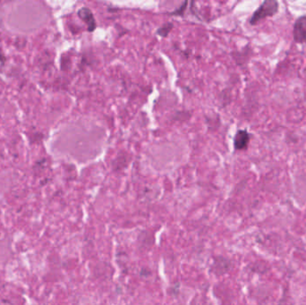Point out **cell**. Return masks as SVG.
<instances>
[{
	"mask_svg": "<svg viewBox=\"0 0 306 305\" xmlns=\"http://www.w3.org/2000/svg\"><path fill=\"white\" fill-rule=\"evenodd\" d=\"M173 28V24H166L163 25L162 27L159 28L157 31V34L161 36V37H167L168 35V33L170 32L171 30Z\"/></svg>",
	"mask_w": 306,
	"mask_h": 305,
	"instance_id": "cell-5",
	"label": "cell"
},
{
	"mask_svg": "<svg viewBox=\"0 0 306 305\" xmlns=\"http://www.w3.org/2000/svg\"><path fill=\"white\" fill-rule=\"evenodd\" d=\"M78 16L81 18L88 28V31H94L96 29V21L94 19L93 14L88 8H82L78 11Z\"/></svg>",
	"mask_w": 306,
	"mask_h": 305,
	"instance_id": "cell-4",
	"label": "cell"
},
{
	"mask_svg": "<svg viewBox=\"0 0 306 305\" xmlns=\"http://www.w3.org/2000/svg\"><path fill=\"white\" fill-rule=\"evenodd\" d=\"M187 2H185L183 6H181L180 8L178 9V10H176L174 12L172 13V15L173 16H183L184 15V13L186 11V6H187Z\"/></svg>",
	"mask_w": 306,
	"mask_h": 305,
	"instance_id": "cell-6",
	"label": "cell"
},
{
	"mask_svg": "<svg viewBox=\"0 0 306 305\" xmlns=\"http://www.w3.org/2000/svg\"><path fill=\"white\" fill-rule=\"evenodd\" d=\"M279 12V2L275 0H266L254 11L249 20L251 25H256L268 17H272Z\"/></svg>",
	"mask_w": 306,
	"mask_h": 305,
	"instance_id": "cell-1",
	"label": "cell"
},
{
	"mask_svg": "<svg viewBox=\"0 0 306 305\" xmlns=\"http://www.w3.org/2000/svg\"><path fill=\"white\" fill-rule=\"evenodd\" d=\"M293 39L296 43H306V16L295 20L293 26Z\"/></svg>",
	"mask_w": 306,
	"mask_h": 305,
	"instance_id": "cell-2",
	"label": "cell"
},
{
	"mask_svg": "<svg viewBox=\"0 0 306 305\" xmlns=\"http://www.w3.org/2000/svg\"><path fill=\"white\" fill-rule=\"evenodd\" d=\"M251 135L246 130H238L234 138V147L237 150H244L248 148Z\"/></svg>",
	"mask_w": 306,
	"mask_h": 305,
	"instance_id": "cell-3",
	"label": "cell"
}]
</instances>
